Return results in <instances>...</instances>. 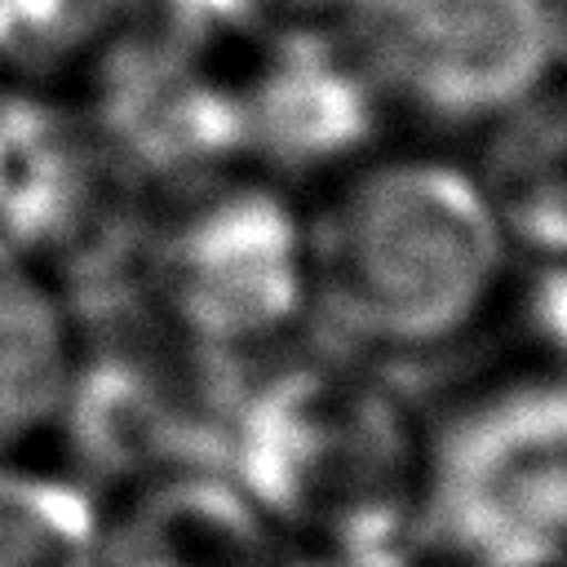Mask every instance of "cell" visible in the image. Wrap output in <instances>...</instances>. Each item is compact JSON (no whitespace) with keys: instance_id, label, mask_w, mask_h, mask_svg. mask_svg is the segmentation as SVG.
<instances>
[{"instance_id":"obj_13","label":"cell","mask_w":567,"mask_h":567,"mask_svg":"<svg viewBox=\"0 0 567 567\" xmlns=\"http://www.w3.org/2000/svg\"><path fill=\"white\" fill-rule=\"evenodd\" d=\"M509 567H567V549L545 554V558H527V563H509Z\"/></svg>"},{"instance_id":"obj_1","label":"cell","mask_w":567,"mask_h":567,"mask_svg":"<svg viewBox=\"0 0 567 567\" xmlns=\"http://www.w3.org/2000/svg\"><path fill=\"white\" fill-rule=\"evenodd\" d=\"M306 213L310 319L350 354H434L514 288V244L474 168L430 146H368Z\"/></svg>"},{"instance_id":"obj_3","label":"cell","mask_w":567,"mask_h":567,"mask_svg":"<svg viewBox=\"0 0 567 567\" xmlns=\"http://www.w3.org/2000/svg\"><path fill=\"white\" fill-rule=\"evenodd\" d=\"M416 540L439 567L567 549V372L527 354L425 412Z\"/></svg>"},{"instance_id":"obj_4","label":"cell","mask_w":567,"mask_h":567,"mask_svg":"<svg viewBox=\"0 0 567 567\" xmlns=\"http://www.w3.org/2000/svg\"><path fill=\"white\" fill-rule=\"evenodd\" d=\"M146 315L208 359L257 354L310 319L306 213L279 182L190 177L142 244Z\"/></svg>"},{"instance_id":"obj_6","label":"cell","mask_w":567,"mask_h":567,"mask_svg":"<svg viewBox=\"0 0 567 567\" xmlns=\"http://www.w3.org/2000/svg\"><path fill=\"white\" fill-rule=\"evenodd\" d=\"M120 159L89 106L53 84L0 80V257L62 279L111 221Z\"/></svg>"},{"instance_id":"obj_5","label":"cell","mask_w":567,"mask_h":567,"mask_svg":"<svg viewBox=\"0 0 567 567\" xmlns=\"http://www.w3.org/2000/svg\"><path fill=\"white\" fill-rule=\"evenodd\" d=\"M337 35L381 106L478 133L563 75L554 0H346Z\"/></svg>"},{"instance_id":"obj_7","label":"cell","mask_w":567,"mask_h":567,"mask_svg":"<svg viewBox=\"0 0 567 567\" xmlns=\"http://www.w3.org/2000/svg\"><path fill=\"white\" fill-rule=\"evenodd\" d=\"M102 509V567H275L284 549L221 465L142 478Z\"/></svg>"},{"instance_id":"obj_9","label":"cell","mask_w":567,"mask_h":567,"mask_svg":"<svg viewBox=\"0 0 567 567\" xmlns=\"http://www.w3.org/2000/svg\"><path fill=\"white\" fill-rule=\"evenodd\" d=\"M474 168L514 252L532 266L567 261V75L483 128Z\"/></svg>"},{"instance_id":"obj_12","label":"cell","mask_w":567,"mask_h":567,"mask_svg":"<svg viewBox=\"0 0 567 567\" xmlns=\"http://www.w3.org/2000/svg\"><path fill=\"white\" fill-rule=\"evenodd\" d=\"M558 9V58H563V75H567V0H554Z\"/></svg>"},{"instance_id":"obj_10","label":"cell","mask_w":567,"mask_h":567,"mask_svg":"<svg viewBox=\"0 0 567 567\" xmlns=\"http://www.w3.org/2000/svg\"><path fill=\"white\" fill-rule=\"evenodd\" d=\"M102 496L66 465L0 456V567H102Z\"/></svg>"},{"instance_id":"obj_2","label":"cell","mask_w":567,"mask_h":567,"mask_svg":"<svg viewBox=\"0 0 567 567\" xmlns=\"http://www.w3.org/2000/svg\"><path fill=\"white\" fill-rule=\"evenodd\" d=\"M425 412L363 354H288L226 403L221 470L284 549L416 540Z\"/></svg>"},{"instance_id":"obj_8","label":"cell","mask_w":567,"mask_h":567,"mask_svg":"<svg viewBox=\"0 0 567 567\" xmlns=\"http://www.w3.org/2000/svg\"><path fill=\"white\" fill-rule=\"evenodd\" d=\"M84 323L62 279L0 257V456L53 434L75 381Z\"/></svg>"},{"instance_id":"obj_11","label":"cell","mask_w":567,"mask_h":567,"mask_svg":"<svg viewBox=\"0 0 567 567\" xmlns=\"http://www.w3.org/2000/svg\"><path fill=\"white\" fill-rule=\"evenodd\" d=\"M275 567H439L421 540H381V545H297L279 549Z\"/></svg>"}]
</instances>
